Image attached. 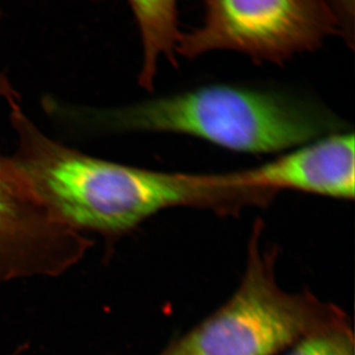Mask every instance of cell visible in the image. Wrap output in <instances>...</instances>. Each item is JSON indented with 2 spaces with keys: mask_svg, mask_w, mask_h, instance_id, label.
<instances>
[{
  "mask_svg": "<svg viewBox=\"0 0 355 355\" xmlns=\"http://www.w3.org/2000/svg\"><path fill=\"white\" fill-rule=\"evenodd\" d=\"M9 106L17 135L12 157L43 197L78 230L118 236L173 207L230 216L253 205V191L236 184L229 173L153 171L91 157L46 137L18 102Z\"/></svg>",
  "mask_w": 355,
  "mask_h": 355,
  "instance_id": "6da1fadb",
  "label": "cell"
},
{
  "mask_svg": "<svg viewBox=\"0 0 355 355\" xmlns=\"http://www.w3.org/2000/svg\"><path fill=\"white\" fill-rule=\"evenodd\" d=\"M60 118L113 132L190 135L250 154L291 150L331 133L347 132L336 114L277 91L210 85L114 109L64 105Z\"/></svg>",
  "mask_w": 355,
  "mask_h": 355,
  "instance_id": "7a4b0ae2",
  "label": "cell"
},
{
  "mask_svg": "<svg viewBox=\"0 0 355 355\" xmlns=\"http://www.w3.org/2000/svg\"><path fill=\"white\" fill-rule=\"evenodd\" d=\"M263 226L254 223L246 268L237 291L214 314L159 355H277L305 338L349 328L347 313L306 289L288 292L277 284V248L261 246Z\"/></svg>",
  "mask_w": 355,
  "mask_h": 355,
  "instance_id": "3957f363",
  "label": "cell"
},
{
  "mask_svg": "<svg viewBox=\"0 0 355 355\" xmlns=\"http://www.w3.org/2000/svg\"><path fill=\"white\" fill-rule=\"evenodd\" d=\"M331 36L342 32L323 0H205L202 25L182 33L177 55L231 51L256 64L282 65Z\"/></svg>",
  "mask_w": 355,
  "mask_h": 355,
  "instance_id": "277c9868",
  "label": "cell"
},
{
  "mask_svg": "<svg viewBox=\"0 0 355 355\" xmlns=\"http://www.w3.org/2000/svg\"><path fill=\"white\" fill-rule=\"evenodd\" d=\"M92 244L43 197L15 159L0 156V282L57 277Z\"/></svg>",
  "mask_w": 355,
  "mask_h": 355,
  "instance_id": "5b68a950",
  "label": "cell"
},
{
  "mask_svg": "<svg viewBox=\"0 0 355 355\" xmlns=\"http://www.w3.org/2000/svg\"><path fill=\"white\" fill-rule=\"evenodd\" d=\"M244 186L279 193L302 191L338 200H354V132H336L292 148L270 162L236 171Z\"/></svg>",
  "mask_w": 355,
  "mask_h": 355,
  "instance_id": "8992f818",
  "label": "cell"
},
{
  "mask_svg": "<svg viewBox=\"0 0 355 355\" xmlns=\"http://www.w3.org/2000/svg\"><path fill=\"white\" fill-rule=\"evenodd\" d=\"M139 26L142 44L141 87L153 90L158 62L167 58L177 65V46L182 33L178 21V0H128Z\"/></svg>",
  "mask_w": 355,
  "mask_h": 355,
  "instance_id": "52a82bcc",
  "label": "cell"
},
{
  "mask_svg": "<svg viewBox=\"0 0 355 355\" xmlns=\"http://www.w3.org/2000/svg\"><path fill=\"white\" fill-rule=\"evenodd\" d=\"M288 355H355L352 327L309 336L294 345Z\"/></svg>",
  "mask_w": 355,
  "mask_h": 355,
  "instance_id": "ba28073f",
  "label": "cell"
},
{
  "mask_svg": "<svg viewBox=\"0 0 355 355\" xmlns=\"http://www.w3.org/2000/svg\"><path fill=\"white\" fill-rule=\"evenodd\" d=\"M335 16L342 32V38L350 49L354 44L355 0H323Z\"/></svg>",
  "mask_w": 355,
  "mask_h": 355,
  "instance_id": "9c48e42d",
  "label": "cell"
},
{
  "mask_svg": "<svg viewBox=\"0 0 355 355\" xmlns=\"http://www.w3.org/2000/svg\"><path fill=\"white\" fill-rule=\"evenodd\" d=\"M0 96L7 101H16L20 99L19 93L14 89L12 84L4 74L0 73Z\"/></svg>",
  "mask_w": 355,
  "mask_h": 355,
  "instance_id": "30bf717a",
  "label": "cell"
},
{
  "mask_svg": "<svg viewBox=\"0 0 355 355\" xmlns=\"http://www.w3.org/2000/svg\"><path fill=\"white\" fill-rule=\"evenodd\" d=\"M26 349H27V347H26V345H22V347H20L19 349L15 350V352H14L13 354L9 355H19L21 352H22L23 350H25Z\"/></svg>",
  "mask_w": 355,
  "mask_h": 355,
  "instance_id": "8fae6325",
  "label": "cell"
}]
</instances>
